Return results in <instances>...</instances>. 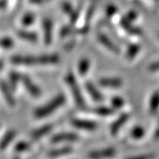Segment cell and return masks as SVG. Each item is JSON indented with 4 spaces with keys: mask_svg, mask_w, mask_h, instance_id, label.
I'll list each match as a JSON object with an SVG mask.
<instances>
[{
    "mask_svg": "<svg viewBox=\"0 0 159 159\" xmlns=\"http://www.w3.org/2000/svg\"><path fill=\"white\" fill-rule=\"evenodd\" d=\"M89 66H90V62H89V59H87V58L81 59L80 61L79 66H78V71H79L80 75L84 76L88 73V71L89 69Z\"/></svg>",
    "mask_w": 159,
    "mask_h": 159,
    "instance_id": "ffe728a7",
    "label": "cell"
},
{
    "mask_svg": "<svg viewBox=\"0 0 159 159\" xmlns=\"http://www.w3.org/2000/svg\"><path fill=\"white\" fill-rule=\"evenodd\" d=\"M149 70L150 71H152V72H156V71H159V61L158 62H156L152 64V65H150L149 66Z\"/></svg>",
    "mask_w": 159,
    "mask_h": 159,
    "instance_id": "f546056e",
    "label": "cell"
},
{
    "mask_svg": "<svg viewBox=\"0 0 159 159\" xmlns=\"http://www.w3.org/2000/svg\"><path fill=\"white\" fill-rule=\"evenodd\" d=\"M63 9H64V11H68V12H70V11H72V7H71V6L69 5V4H65L64 6H63Z\"/></svg>",
    "mask_w": 159,
    "mask_h": 159,
    "instance_id": "1f68e13d",
    "label": "cell"
},
{
    "mask_svg": "<svg viewBox=\"0 0 159 159\" xmlns=\"http://www.w3.org/2000/svg\"><path fill=\"white\" fill-rule=\"evenodd\" d=\"M94 11H95V6L93 5V6H91L89 8V11H88V13H87V15H86V22H89V20H90V19L93 16V14H94Z\"/></svg>",
    "mask_w": 159,
    "mask_h": 159,
    "instance_id": "83f0119b",
    "label": "cell"
},
{
    "mask_svg": "<svg viewBox=\"0 0 159 159\" xmlns=\"http://www.w3.org/2000/svg\"><path fill=\"white\" fill-rule=\"evenodd\" d=\"M59 58L57 55H41V56H14L11 58V61L16 65H46V64H56Z\"/></svg>",
    "mask_w": 159,
    "mask_h": 159,
    "instance_id": "6da1fadb",
    "label": "cell"
},
{
    "mask_svg": "<svg viewBox=\"0 0 159 159\" xmlns=\"http://www.w3.org/2000/svg\"><path fill=\"white\" fill-rule=\"evenodd\" d=\"M97 39H98V41H99L102 44H103V45L105 46L108 50H110L111 51H112L115 54H119L120 51H119V49L118 48V46L116 45L111 40L109 39V37H107L105 34H98V36H97Z\"/></svg>",
    "mask_w": 159,
    "mask_h": 159,
    "instance_id": "ba28073f",
    "label": "cell"
},
{
    "mask_svg": "<svg viewBox=\"0 0 159 159\" xmlns=\"http://www.w3.org/2000/svg\"><path fill=\"white\" fill-rule=\"evenodd\" d=\"M53 128V125H46L40 127L38 129L34 131L32 133V138L34 140H38L41 137L44 136L46 134H48L51 131V129Z\"/></svg>",
    "mask_w": 159,
    "mask_h": 159,
    "instance_id": "9a60e30c",
    "label": "cell"
},
{
    "mask_svg": "<svg viewBox=\"0 0 159 159\" xmlns=\"http://www.w3.org/2000/svg\"><path fill=\"white\" fill-rule=\"evenodd\" d=\"M66 82L68 84L69 88L71 89V92L74 96V100L76 102V104L79 107H85V100L82 97V94L80 90L79 85L76 81V79L73 74H68L66 77Z\"/></svg>",
    "mask_w": 159,
    "mask_h": 159,
    "instance_id": "3957f363",
    "label": "cell"
},
{
    "mask_svg": "<svg viewBox=\"0 0 159 159\" xmlns=\"http://www.w3.org/2000/svg\"><path fill=\"white\" fill-rule=\"evenodd\" d=\"M71 124L79 129H84V130H95L97 127V124L96 122L84 120V119H72Z\"/></svg>",
    "mask_w": 159,
    "mask_h": 159,
    "instance_id": "8992f818",
    "label": "cell"
},
{
    "mask_svg": "<svg viewBox=\"0 0 159 159\" xmlns=\"http://www.w3.org/2000/svg\"><path fill=\"white\" fill-rule=\"evenodd\" d=\"M85 88L87 91L89 93L92 99H94L97 102H101V101L103 100V97H102V94L100 93V91L98 90L91 82H87L85 85Z\"/></svg>",
    "mask_w": 159,
    "mask_h": 159,
    "instance_id": "8fae6325",
    "label": "cell"
},
{
    "mask_svg": "<svg viewBox=\"0 0 159 159\" xmlns=\"http://www.w3.org/2000/svg\"><path fill=\"white\" fill-rule=\"evenodd\" d=\"M140 49H141V46L139 44H131V45L128 46L126 54H125L126 58H128L130 60L133 59L138 54V52L140 51Z\"/></svg>",
    "mask_w": 159,
    "mask_h": 159,
    "instance_id": "44dd1931",
    "label": "cell"
},
{
    "mask_svg": "<svg viewBox=\"0 0 159 159\" xmlns=\"http://www.w3.org/2000/svg\"><path fill=\"white\" fill-rule=\"evenodd\" d=\"M93 112L100 116H108V115H111L114 113V110L108 108V107H97V108L93 109Z\"/></svg>",
    "mask_w": 159,
    "mask_h": 159,
    "instance_id": "7402d4cb",
    "label": "cell"
},
{
    "mask_svg": "<svg viewBox=\"0 0 159 159\" xmlns=\"http://www.w3.org/2000/svg\"><path fill=\"white\" fill-rule=\"evenodd\" d=\"M111 103H112L114 108H120V107L124 104V100L119 97H113L112 100H111Z\"/></svg>",
    "mask_w": 159,
    "mask_h": 159,
    "instance_id": "484cf974",
    "label": "cell"
},
{
    "mask_svg": "<svg viewBox=\"0 0 159 159\" xmlns=\"http://www.w3.org/2000/svg\"><path fill=\"white\" fill-rule=\"evenodd\" d=\"M6 6V1L4 0H0V9H4Z\"/></svg>",
    "mask_w": 159,
    "mask_h": 159,
    "instance_id": "836d02e7",
    "label": "cell"
},
{
    "mask_svg": "<svg viewBox=\"0 0 159 159\" xmlns=\"http://www.w3.org/2000/svg\"><path fill=\"white\" fill-rule=\"evenodd\" d=\"M79 139V135L74 133H59L52 137L51 142L54 143L64 142H76Z\"/></svg>",
    "mask_w": 159,
    "mask_h": 159,
    "instance_id": "5b68a950",
    "label": "cell"
},
{
    "mask_svg": "<svg viewBox=\"0 0 159 159\" xmlns=\"http://www.w3.org/2000/svg\"><path fill=\"white\" fill-rule=\"evenodd\" d=\"M43 37L44 43L47 45H50L52 42V31L53 24L50 19H44L43 21Z\"/></svg>",
    "mask_w": 159,
    "mask_h": 159,
    "instance_id": "52a82bcc",
    "label": "cell"
},
{
    "mask_svg": "<svg viewBox=\"0 0 159 159\" xmlns=\"http://www.w3.org/2000/svg\"><path fill=\"white\" fill-rule=\"evenodd\" d=\"M137 17V13L135 11H130L128 14H127V16H126V19L128 20H135V18Z\"/></svg>",
    "mask_w": 159,
    "mask_h": 159,
    "instance_id": "4dcf8cb0",
    "label": "cell"
},
{
    "mask_svg": "<svg viewBox=\"0 0 159 159\" xmlns=\"http://www.w3.org/2000/svg\"><path fill=\"white\" fill-rule=\"evenodd\" d=\"M107 11V15H108L109 17H111V16H113L114 14L118 11V9H117V7H116V6L111 5V6H108L107 11Z\"/></svg>",
    "mask_w": 159,
    "mask_h": 159,
    "instance_id": "f1b7e54d",
    "label": "cell"
},
{
    "mask_svg": "<svg viewBox=\"0 0 159 159\" xmlns=\"http://www.w3.org/2000/svg\"><path fill=\"white\" fill-rule=\"evenodd\" d=\"M22 24L24 26H30L31 24H33L34 21V16L33 13H27L25 14L22 18Z\"/></svg>",
    "mask_w": 159,
    "mask_h": 159,
    "instance_id": "cb8c5ba5",
    "label": "cell"
},
{
    "mask_svg": "<svg viewBox=\"0 0 159 159\" xmlns=\"http://www.w3.org/2000/svg\"><path fill=\"white\" fill-rule=\"evenodd\" d=\"M159 108V91H156L152 95L149 102V111L151 113H156Z\"/></svg>",
    "mask_w": 159,
    "mask_h": 159,
    "instance_id": "ac0fdd59",
    "label": "cell"
},
{
    "mask_svg": "<svg viewBox=\"0 0 159 159\" xmlns=\"http://www.w3.org/2000/svg\"><path fill=\"white\" fill-rule=\"evenodd\" d=\"M15 135H16L15 131H8L6 134V135L3 137L2 141L0 142V148H1V149H5V148H7V147L9 146V144L13 141Z\"/></svg>",
    "mask_w": 159,
    "mask_h": 159,
    "instance_id": "2e32d148",
    "label": "cell"
},
{
    "mask_svg": "<svg viewBox=\"0 0 159 159\" xmlns=\"http://www.w3.org/2000/svg\"><path fill=\"white\" fill-rule=\"evenodd\" d=\"M29 148V144L25 142H20L18 143V145H16L15 147V150L17 152H23V151H26Z\"/></svg>",
    "mask_w": 159,
    "mask_h": 159,
    "instance_id": "d4e9b609",
    "label": "cell"
},
{
    "mask_svg": "<svg viewBox=\"0 0 159 159\" xmlns=\"http://www.w3.org/2000/svg\"><path fill=\"white\" fill-rule=\"evenodd\" d=\"M120 24H121V27L125 29L127 33H129V34H136V35L137 34H142L141 29H139L138 28L134 27V26H133V25L130 23V20H128L126 18L122 19V20H121V21H120Z\"/></svg>",
    "mask_w": 159,
    "mask_h": 159,
    "instance_id": "5bb4252c",
    "label": "cell"
},
{
    "mask_svg": "<svg viewBox=\"0 0 159 159\" xmlns=\"http://www.w3.org/2000/svg\"><path fill=\"white\" fill-rule=\"evenodd\" d=\"M73 148L71 147H63V148H57L55 150H52L49 153V157H62L65 155H68V154L72 153Z\"/></svg>",
    "mask_w": 159,
    "mask_h": 159,
    "instance_id": "d6986e66",
    "label": "cell"
},
{
    "mask_svg": "<svg viewBox=\"0 0 159 159\" xmlns=\"http://www.w3.org/2000/svg\"><path fill=\"white\" fill-rule=\"evenodd\" d=\"M17 34L21 38L22 40H25L27 42L29 43H35L37 42L38 37H37V34H35L34 32H30V31H19Z\"/></svg>",
    "mask_w": 159,
    "mask_h": 159,
    "instance_id": "e0dca14e",
    "label": "cell"
},
{
    "mask_svg": "<svg viewBox=\"0 0 159 159\" xmlns=\"http://www.w3.org/2000/svg\"><path fill=\"white\" fill-rule=\"evenodd\" d=\"M115 153L116 152L114 148H109L99 150V151H93L89 155V157L90 158H108V157H113Z\"/></svg>",
    "mask_w": 159,
    "mask_h": 159,
    "instance_id": "30bf717a",
    "label": "cell"
},
{
    "mask_svg": "<svg viewBox=\"0 0 159 159\" xmlns=\"http://www.w3.org/2000/svg\"><path fill=\"white\" fill-rule=\"evenodd\" d=\"M99 84L107 88H119L122 85V80L119 78H103L100 80Z\"/></svg>",
    "mask_w": 159,
    "mask_h": 159,
    "instance_id": "4fadbf2b",
    "label": "cell"
},
{
    "mask_svg": "<svg viewBox=\"0 0 159 159\" xmlns=\"http://www.w3.org/2000/svg\"><path fill=\"white\" fill-rule=\"evenodd\" d=\"M65 102H66V97L63 94L57 95V97L50 101L47 104H44L38 109H36L34 113V117L36 119H43L47 116L51 115V113L55 112L57 109L65 104Z\"/></svg>",
    "mask_w": 159,
    "mask_h": 159,
    "instance_id": "7a4b0ae2",
    "label": "cell"
},
{
    "mask_svg": "<svg viewBox=\"0 0 159 159\" xmlns=\"http://www.w3.org/2000/svg\"><path fill=\"white\" fill-rule=\"evenodd\" d=\"M127 119H128V115L127 114H122L119 119L114 121L112 125H111V132L113 135L119 132V129L122 127V125L127 121Z\"/></svg>",
    "mask_w": 159,
    "mask_h": 159,
    "instance_id": "7c38bea8",
    "label": "cell"
},
{
    "mask_svg": "<svg viewBox=\"0 0 159 159\" xmlns=\"http://www.w3.org/2000/svg\"><path fill=\"white\" fill-rule=\"evenodd\" d=\"M144 129L142 128V126L138 125L135 126L133 130H132V136L134 137V139H141L143 135H144Z\"/></svg>",
    "mask_w": 159,
    "mask_h": 159,
    "instance_id": "603a6c76",
    "label": "cell"
},
{
    "mask_svg": "<svg viewBox=\"0 0 159 159\" xmlns=\"http://www.w3.org/2000/svg\"><path fill=\"white\" fill-rule=\"evenodd\" d=\"M153 157V155H145V156H136V157H134V158H148V157Z\"/></svg>",
    "mask_w": 159,
    "mask_h": 159,
    "instance_id": "d6a6232c",
    "label": "cell"
},
{
    "mask_svg": "<svg viewBox=\"0 0 159 159\" xmlns=\"http://www.w3.org/2000/svg\"><path fill=\"white\" fill-rule=\"evenodd\" d=\"M0 91H1V93H2V95H3V97L5 98L6 102L9 105L13 106L15 104V100L12 97L11 89H9V87L6 85L3 80H0Z\"/></svg>",
    "mask_w": 159,
    "mask_h": 159,
    "instance_id": "9c48e42d",
    "label": "cell"
},
{
    "mask_svg": "<svg viewBox=\"0 0 159 159\" xmlns=\"http://www.w3.org/2000/svg\"><path fill=\"white\" fill-rule=\"evenodd\" d=\"M20 81L22 83L29 94L34 97H41L40 89L34 83V81L28 75H20Z\"/></svg>",
    "mask_w": 159,
    "mask_h": 159,
    "instance_id": "277c9868",
    "label": "cell"
},
{
    "mask_svg": "<svg viewBox=\"0 0 159 159\" xmlns=\"http://www.w3.org/2000/svg\"><path fill=\"white\" fill-rule=\"evenodd\" d=\"M155 138L156 139H159V126L158 128L157 129V131H156V133H155Z\"/></svg>",
    "mask_w": 159,
    "mask_h": 159,
    "instance_id": "e575fe53",
    "label": "cell"
},
{
    "mask_svg": "<svg viewBox=\"0 0 159 159\" xmlns=\"http://www.w3.org/2000/svg\"><path fill=\"white\" fill-rule=\"evenodd\" d=\"M12 44H13V42L10 38H3L0 42V45L3 48H11Z\"/></svg>",
    "mask_w": 159,
    "mask_h": 159,
    "instance_id": "4316f807",
    "label": "cell"
}]
</instances>
